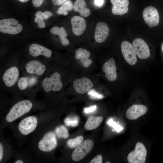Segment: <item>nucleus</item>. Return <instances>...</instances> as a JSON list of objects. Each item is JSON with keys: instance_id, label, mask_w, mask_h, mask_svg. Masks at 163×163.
Instances as JSON below:
<instances>
[{"instance_id": "obj_1", "label": "nucleus", "mask_w": 163, "mask_h": 163, "mask_svg": "<svg viewBox=\"0 0 163 163\" xmlns=\"http://www.w3.org/2000/svg\"><path fill=\"white\" fill-rule=\"evenodd\" d=\"M32 104L28 100L20 101L15 104L10 109L6 117L8 122H12L29 112L32 107Z\"/></svg>"}, {"instance_id": "obj_2", "label": "nucleus", "mask_w": 163, "mask_h": 163, "mask_svg": "<svg viewBox=\"0 0 163 163\" xmlns=\"http://www.w3.org/2000/svg\"><path fill=\"white\" fill-rule=\"evenodd\" d=\"M42 85L44 90L46 92L60 91L63 87L60 74L56 72L50 77L45 78L42 82Z\"/></svg>"}, {"instance_id": "obj_3", "label": "nucleus", "mask_w": 163, "mask_h": 163, "mask_svg": "<svg viewBox=\"0 0 163 163\" xmlns=\"http://www.w3.org/2000/svg\"><path fill=\"white\" fill-rule=\"evenodd\" d=\"M22 29V25L15 19L6 18L0 20V31L2 33L15 34L20 32Z\"/></svg>"}, {"instance_id": "obj_4", "label": "nucleus", "mask_w": 163, "mask_h": 163, "mask_svg": "<svg viewBox=\"0 0 163 163\" xmlns=\"http://www.w3.org/2000/svg\"><path fill=\"white\" fill-rule=\"evenodd\" d=\"M147 153V150L144 145L141 142H138L136 145L135 150L128 155V161L129 163H144Z\"/></svg>"}, {"instance_id": "obj_5", "label": "nucleus", "mask_w": 163, "mask_h": 163, "mask_svg": "<svg viewBox=\"0 0 163 163\" xmlns=\"http://www.w3.org/2000/svg\"><path fill=\"white\" fill-rule=\"evenodd\" d=\"M94 146L93 141L89 139L82 142L73 151L72 157L75 161L82 159L90 151Z\"/></svg>"}, {"instance_id": "obj_6", "label": "nucleus", "mask_w": 163, "mask_h": 163, "mask_svg": "<svg viewBox=\"0 0 163 163\" xmlns=\"http://www.w3.org/2000/svg\"><path fill=\"white\" fill-rule=\"evenodd\" d=\"M57 141L55 135L52 131L46 133L40 141L38 144L39 149L45 152L52 151L56 146Z\"/></svg>"}, {"instance_id": "obj_7", "label": "nucleus", "mask_w": 163, "mask_h": 163, "mask_svg": "<svg viewBox=\"0 0 163 163\" xmlns=\"http://www.w3.org/2000/svg\"><path fill=\"white\" fill-rule=\"evenodd\" d=\"M142 16L145 22L149 26L155 27L159 23V16L158 11L153 6H148L145 8L143 11Z\"/></svg>"}, {"instance_id": "obj_8", "label": "nucleus", "mask_w": 163, "mask_h": 163, "mask_svg": "<svg viewBox=\"0 0 163 163\" xmlns=\"http://www.w3.org/2000/svg\"><path fill=\"white\" fill-rule=\"evenodd\" d=\"M37 124V120L36 117L29 116L24 118L20 122L18 128L21 134L27 135L35 129Z\"/></svg>"}, {"instance_id": "obj_9", "label": "nucleus", "mask_w": 163, "mask_h": 163, "mask_svg": "<svg viewBox=\"0 0 163 163\" xmlns=\"http://www.w3.org/2000/svg\"><path fill=\"white\" fill-rule=\"evenodd\" d=\"M122 53L126 62L130 65H134L137 61L136 54L133 45L127 41H123L121 45Z\"/></svg>"}, {"instance_id": "obj_10", "label": "nucleus", "mask_w": 163, "mask_h": 163, "mask_svg": "<svg viewBox=\"0 0 163 163\" xmlns=\"http://www.w3.org/2000/svg\"><path fill=\"white\" fill-rule=\"evenodd\" d=\"M132 45L136 54L141 59L148 58L150 55L149 46L141 38H137L133 41Z\"/></svg>"}, {"instance_id": "obj_11", "label": "nucleus", "mask_w": 163, "mask_h": 163, "mask_svg": "<svg viewBox=\"0 0 163 163\" xmlns=\"http://www.w3.org/2000/svg\"><path fill=\"white\" fill-rule=\"evenodd\" d=\"M19 75L18 69L16 66H13L5 71L3 75L2 80L6 86L11 87L18 81Z\"/></svg>"}, {"instance_id": "obj_12", "label": "nucleus", "mask_w": 163, "mask_h": 163, "mask_svg": "<svg viewBox=\"0 0 163 163\" xmlns=\"http://www.w3.org/2000/svg\"><path fill=\"white\" fill-rule=\"evenodd\" d=\"M73 88L78 93L83 94L88 92L92 88L93 84L88 78L82 77L75 79L73 83Z\"/></svg>"}, {"instance_id": "obj_13", "label": "nucleus", "mask_w": 163, "mask_h": 163, "mask_svg": "<svg viewBox=\"0 0 163 163\" xmlns=\"http://www.w3.org/2000/svg\"><path fill=\"white\" fill-rule=\"evenodd\" d=\"M148 108L142 104H134L129 107L127 110L126 116L130 120H135L145 114L147 112Z\"/></svg>"}, {"instance_id": "obj_14", "label": "nucleus", "mask_w": 163, "mask_h": 163, "mask_svg": "<svg viewBox=\"0 0 163 163\" xmlns=\"http://www.w3.org/2000/svg\"><path fill=\"white\" fill-rule=\"evenodd\" d=\"M110 29L107 25L103 22L98 23L96 26L94 38L96 42L102 43L104 42L108 36Z\"/></svg>"}, {"instance_id": "obj_15", "label": "nucleus", "mask_w": 163, "mask_h": 163, "mask_svg": "<svg viewBox=\"0 0 163 163\" xmlns=\"http://www.w3.org/2000/svg\"><path fill=\"white\" fill-rule=\"evenodd\" d=\"M103 71L105 73L106 78L110 81L115 80L117 78L115 60L113 58L108 59L104 64Z\"/></svg>"}, {"instance_id": "obj_16", "label": "nucleus", "mask_w": 163, "mask_h": 163, "mask_svg": "<svg viewBox=\"0 0 163 163\" xmlns=\"http://www.w3.org/2000/svg\"><path fill=\"white\" fill-rule=\"evenodd\" d=\"M25 69L27 72L29 74L41 75L45 72L46 66L40 61L32 60L27 63L25 66Z\"/></svg>"}, {"instance_id": "obj_17", "label": "nucleus", "mask_w": 163, "mask_h": 163, "mask_svg": "<svg viewBox=\"0 0 163 163\" xmlns=\"http://www.w3.org/2000/svg\"><path fill=\"white\" fill-rule=\"evenodd\" d=\"M71 21L73 33L77 36L82 35L86 27L85 19L79 16H75L71 18Z\"/></svg>"}, {"instance_id": "obj_18", "label": "nucleus", "mask_w": 163, "mask_h": 163, "mask_svg": "<svg viewBox=\"0 0 163 163\" xmlns=\"http://www.w3.org/2000/svg\"><path fill=\"white\" fill-rule=\"evenodd\" d=\"M113 5L112 13L115 15H122L127 12L129 2L128 0H111Z\"/></svg>"}, {"instance_id": "obj_19", "label": "nucleus", "mask_w": 163, "mask_h": 163, "mask_svg": "<svg viewBox=\"0 0 163 163\" xmlns=\"http://www.w3.org/2000/svg\"><path fill=\"white\" fill-rule=\"evenodd\" d=\"M29 53L33 57H37L40 55L46 57L50 58L52 55V51L49 49L42 45L33 43L29 47Z\"/></svg>"}, {"instance_id": "obj_20", "label": "nucleus", "mask_w": 163, "mask_h": 163, "mask_svg": "<svg viewBox=\"0 0 163 163\" xmlns=\"http://www.w3.org/2000/svg\"><path fill=\"white\" fill-rule=\"evenodd\" d=\"M75 58L79 59L83 66L85 68L88 67L92 63V61L89 59L90 53L87 50L82 48L77 49L75 51Z\"/></svg>"}, {"instance_id": "obj_21", "label": "nucleus", "mask_w": 163, "mask_h": 163, "mask_svg": "<svg viewBox=\"0 0 163 163\" xmlns=\"http://www.w3.org/2000/svg\"><path fill=\"white\" fill-rule=\"evenodd\" d=\"M86 7V5L84 0H76L73 8L75 11L79 12L81 16L86 17L91 14L90 10Z\"/></svg>"}, {"instance_id": "obj_22", "label": "nucleus", "mask_w": 163, "mask_h": 163, "mask_svg": "<svg viewBox=\"0 0 163 163\" xmlns=\"http://www.w3.org/2000/svg\"><path fill=\"white\" fill-rule=\"evenodd\" d=\"M50 32L53 34L58 35L63 46H66L69 44V42L66 37L67 34L63 27H61L59 28L57 26L53 27L51 28Z\"/></svg>"}, {"instance_id": "obj_23", "label": "nucleus", "mask_w": 163, "mask_h": 163, "mask_svg": "<svg viewBox=\"0 0 163 163\" xmlns=\"http://www.w3.org/2000/svg\"><path fill=\"white\" fill-rule=\"evenodd\" d=\"M103 120L102 117L90 116L85 124V128L89 130L95 129L99 126Z\"/></svg>"}, {"instance_id": "obj_24", "label": "nucleus", "mask_w": 163, "mask_h": 163, "mask_svg": "<svg viewBox=\"0 0 163 163\" xmlns=\"http://www.w3.org/2000/svg\"><path fill=\"white\" fill-rule=\"evenodd\" d=\"M73 8L72 2L70 0H68L62 4L58 9L57 13L58 14L66 15L68 11L72 10Z\"/></svg>"}, {"instance_id": "obj_25", "label": "nucleus", "mask_w": 163, "mask_h": 163, "mask_svg": "<svg viewBox=\"0 0 163 163\" xmlns=\"http://www.w3.org/2000/svg\"><path fill=\"white\" fill-rule=\"evenodd\" d=\"M55 132L57 136L60 138L66 139L69 136L68 129L63 125H60L56 127Z\"/></svg>"}, {"instance_id": "obj_26", "label": "nucleus", "mask_w": 163, "mask_h": 163, "mask_svg": "<svg viewBox=\"0 0 163 163\" xmlns=\"http://www.w3.org/2000/svg\"><path fill=\"white\" fill-rule=\"evenodd\" d=\"M83 137L82 136H78L75 138L70 139L67 142L68 146L70 148H74L79 145L82 142Z\"/></svg>"}, {"instance_id": "obj_27", "label": "nucleus", "mask_w": 163, "mask_h": 163, "mask_svg": "<svg viewBox=\"0 0 163 163\" xmlns=\"http://www.w3.org/2000/svg\"><path fill=\"white\" fill-rule=\"evenodd\" d=\"M79 118L77 116H73L66 118L64 121L65 125L67 126L76 127L78 124Z\"/></svg>"}, {"instance_id": "obj_28", "label": "nucleus", "mask_w": 163, "mask_h": 163, "mask_svg": "<svg viewBox=\"0 0 163 163\" xmlns=\"http://www.w3.org/2000/svg\"><path fill=\"white\" fill-rule=\"evenodd\" d=\"M17 85L18 88L21 90H25L28 86L27 77H22L18 79Z\"/></svg>"}, {"instance_id": "obj_29", "label": "nucleus", "mask_w": 163, "mask_h": 163, "mask_svg": "<svg viewBox=\"0 0 163 163\" xmlns=\"http://www.w3.org/2000/svg\"><path fill=\"white\" fill-rule=\"evenodd\" d=\"M107 123L109 126L112 127L117 132H119L123 129V127L113 120L112 118H110L108 120Z\"/></svg>"}, {"instance_id": "obj_30", "label": "nucleus", "mask_w": 163, "mask_h": 163, "mask_svg": "<svg viewBox=\"0 0 163 163\" xmlns=\"http://www.w3.org/2000/svg\"><path fill=\"white\" fill-rule=\"evenodd\" d=\"M88 94L93 99H101L104 97L103 95L99 94L94 89H91L88 92Z\"/></svg>"}, {"instance_id": "obj_31", "label": "nucleus", "mask_w": 163, "mask_h": 163, "mask_svg": "<svg viewBox=\"0 0 163 163\" xmlns=\"http://www.w3.org/2000/svg\"><path fill=\"white\" fill-rule=\"evenodd\" d=\"M34 22L38 24V27L40 28H44L45 27V24L44 21L41 19L36 17L34 20Z\"/></svg>"}, {"instance_id": "obj_32", "label": "nucleus", "mask_w": 163, "mask_h": 163, "mask_svg": "<svg viewBox=\"0 0 163 163\" xmlns=\"http://www.w3.org/2000/svg\"><path fill=\"white\" fill-rule=\"evenodd\" d=\"M27 78L28 86H32L35 85L37 82V79L35 77H27Z\"/></svg>"}, {"instance_id": "obj_33", "label": "nucleus", "mask_w": 163, "mask_h": 163, "mask_svg": "<svg viewBox=\"0 0 163 163\" xmlns=\"http://www.w3.org/2000/svg\"><path fill=\"white\" fill-rule=\"evenodd\" d=\"M97 106L96 105L90 106L88 107H85L84 109V112L86 113H90L96 110Z\"/></svg>"}, {"instance_id": "obj_34", "label": "nucleus", "mask_w": 163, "mask_h": 163, "mask_svg": "<svg viewBox=\"0 0 163 163\" xmlns=\"http://www.w3.org/2000/svg\"><path fill=\"white\" fill-rule=\"evenodd\" d=\"M103 161L102 157L101 155H99L95 157L90 162V163H102Z\"/></svg>"}, {"instance_id": "obj_35", "label": "nucleus", "mask_w": 163, "mask_h": 163, "mask_svg": "<svg viewBox=\"0 0 163 163\" xmlns=\"http://www.w3.org/2000/svg\"><path fill=\"white\" fill-rule=\"evenodd\" d=\"M44 0H32V2L34 6L38 8L41 6Z\"/></svg>"}, {"instance_id": "obj_36", "label": "nucleus", "mask_w": 163, "mask_h": 163, "mask_svg": "<svg viewBox=\"0 0 163 163\" xmlns=\"http://www.w3.org/2000/svg\"><path fill=\"white\" fill-rule=\"evenodd\" d=\"M68 0H52V2L53 5H59Z\"/></svg>"}, {"instance_id": "obj_37", "label": "nucleus", "mask_w": 163, "mask_h": 163, "mask_svg": "<svg viewBox=\"0 0 163 163\" xmlns=\"http://www.w3.org/2000/svg\"><path fill=\"white\" fill-rule=\"evenodd\" d=\"M35 15L36 17L39 18L43 21L45 20L43 16V12L41 11H39L36 12Z\"/></svg>"}, {"instance_id": "obj_38", "label": "nucleus", "mask_w": 163, "mask_h": 163, "mask_svg": "<svg viewBox=\"0 0 163 163\" xmlns=\"http://www.w3.org/2000/svg\"><path fill=\"white\" fill-rule=\"evenodd\" d=\"M52 15L51 13L48 11H46L43 12V16L45 20L48 19Z\"/></svg>"}, {"instance_id": "obj_39", "label": "nucleus", "mask_w": 163, "mask_h": 163, "mask_svg": "<svg viewBox=\"0 0 163 163\" xmlns=\"http://www.w3.org/2000/svg\"><path fill=\"white\" fill-rule=\"evenodd\" d=\"M104 0H95L94 4L96 6L100 7L102 6L104 3Z\"/></svg>"}, {"instance_id": "obj_40", "label": "nucleus", "mask_w": 163, "mask_h": 163, "mask_svg": "<svg viewBox=\"0 0 163 163\" xmlns=\"http://www.w3.org/2000/svg\"><path fill=\"white\" fill-rule=\"evenodd\" d=\"M3 155V146L0 143V161H1L2 159Z\"/></svg>"}, {"instance_id": "obj_41", "label": "nucleus", "mask_w": 163, "mask_h": 163, "mask_svg": "<svg viewBox=\"0 0 163 163\" xmlns=\"http://www.w3.org/2000/svg\"><path fill=\"white\" fill-rule=\"evenodd\" d=\"M14 163H23V162L21 160H18L16 161Z\"/></svg>"}, {"instance_id": "obj_42", "label": "nucleus", "mask_w": 163, "mask_h": 163, "mask_svg": "<svg viewBox=\"0 0 163 163\" xmlns=\"http://www.w3.org/2000/svg\"><path fill=\"white\" fill-rule=\"evenodd\" d=\"M22 2H25L28 1L29 0H18Z\"/></svg>"}, {"instance_id": "obj_43", "label": "nucleus", "mask_w": 163, "mask_h": 163, "mask_svg": "<svg viewBox=\"0 0 163 163\" xmlns=\"http://www.w3.org/2000/svg\"><path fill=\"white\" fill-rule=\"evenodd\" d=\"M110 163V162H106V163Z\"/></svg>"}, {"instance_id": "obj_44", "label": "nucleus", "mask_w": 163, "mask_h": 163, "mask_svg": "<svg viewBox=\"0 0 163 163\" xmlns=\"http://www.w3.org/2000/svg\"><path fill=\"white\" fill-rule=\"evenodd\" d=\"M162 50H163V47H162Z\"/></svg>"}]
</instances>
